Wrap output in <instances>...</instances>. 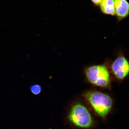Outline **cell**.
Segmentation results:
<instances>
[{"label":"cell","instance_id":"277c9868","mask_svg":"<svg viewBox=\"0 0 129 129\" xmlns=\"http://www.w3.org/2000/svg\"><path fill=\"white\" fill-rule=\"evenodd\" d=\"M111 70L115 78L119 80H123L129 73V63L124 56L120 55L115 58L111 66Z\"/></svg>","mask_w":129,"mask_h":129},{"label":"cell","instance_id":"5b68a950","mask_svg":"<svg viewBox=\"0 0 129 129\" xmlns=\"http://www.w3.org/2000/svg\"><path fill=\"white\" fill-rule=\"evenodd\" d=\"M115 15L118 21H122L128 16L129 5L127 0H114Z\"/></svg>","mask_w":129,"mask_h":129},{"label":"cell","instance_id":"8992f818","mask_svg":"<svg viewBox=\"0 0 129 129\" xmlns=\"http://www.w3.org/2000/svg\"><path fill=\"white\" fill-rule=\"evenodd\" d=\"M99 6L101 11L104 14L111 16L115 15L114 0H103Z\"/></svg>","mask_w":129,"mask_h":129},{"label":"cell","instance_id":"3957f363","mask_svg":"<svg viewBox=\"0 0 129 129\" xmlns=\"http://www.w3.org/2000/svg\"><path fill=\"white\" fill-rule=\"evenodd\" d=\"M85 75L89 83L92 85L107 88L111 84V77L107 68L104 64H96L87 67Z\"/></svg>","mask_w":129,"mask_h":129},{"label":"cell","instance_id":"52a82bcc","mask_svg":"<svg viewBox=\"0 0 129 129\" xmlns=\"http://www.w3.org/2000/svg\"><path fill=\"white\" fill-rule=\"evenodd\" d=\"M41 88L40 86L37 85L34 86L31 88V91L35 94H38L41 91Z\"/></svg>","mask_w":129,"mask_h":129},{"label":"cell","instance_id":"7a4b0ae2","mask_svg":"<svg viewBox=\"0 0 129 129\" xmlns=\"http://www.w3.org/2000/svg\"><path fill=\"white\" fill-rule=\"evenodd\" d=\"M68 119L74 126L81 129L90 128L94 124V119L89 109L79 103L72 106L68 115Z\"/></svg>","mask_w":129,"mask_h":129},{"label":"cell","instance_id":"ba28073f","mask_svg":"<svg viewBox=\"0 0 129 129\" xmlns=\"http://www.w3.org/2000/svg\"><path fill=\"white\" fill-rule=\"evenodd\" d=\"M103 0H91L92 3L96 6H99Z\"/></svg>","mask_w":129,"mask_h":129},{"label":"cell","instance_id":"6da1fadb","mask_svg":"<svg viewBox=\"0 0 129 129\" xmlns=\"http://www.w3.org/2000/svg\"><path fill=\"white\" fill-rule=\"evenodd\" d=\"M84 96L94 112L102 118H105L111 112L113 101L108 95L98 91L91 90L85 92Z\"/></svg>","mask_w":129,"mask_h":129}]
</instances>
